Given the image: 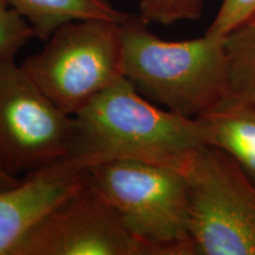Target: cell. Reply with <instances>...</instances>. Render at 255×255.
<instances>
[{"instance_id":"obj_3","label":"cell","mask_w":255,"mask_h":255,"mask_svg":"<svg viewBox=\"0 0 255 255\" xmlns=\"http://www.w3.org/2000/svg\"><path fill=\"white\" fill-rule=\"evenodd\" d=\"M88 181L135 237L171 255H196L189 233V184L183 173L148 162L116 159L89 167Z\"/></svg>"},{"instance_id":"obj_1","label":"cell","mask_w":255,"mask_h":255,"mask_svg":"<svg viewBox=\"0 0 255 255\" xmlns=\"http://www.w3.org/2000/svg\"><path fill=\"white\" fill-rule=\"evenodd\" d=\"M68 157L85 167L135 159L184 173L207 146L197 119L162 110L123 77L73 116Z\"/></svg>"},{"instance_id":"obj_10","label":"cell","mask_w":255,"mask_h":255,"mask_svg":"<svg viewBox=\"0 0 255 255\" xmlns=\"http://www.w3.org/2000/svg\"><path fill=\"white\" fill-rule=\"evenodd\" d=\"M39 39L46 41L63 25L77 20L122 24L131 13L120 11L110 0H8Z\"/></svg>"},{"instance_id":"obj_6","label":"cell","mask_w":255,"mask_h":255,"mask_svg":"<svg viewBox=\"0 0 255 255\" xmlns=\"http://www.w3.org/2000/svg\"><path fill=\"white\" fill-rule=\"evenodd\" d=\"M75 120L14 60L0 62V167L28 174L69 155Z\"/></svg>"},{"instance_id":"obj_13","label":"cell","mask_w":255,"mask_h":255,"mask_svg":"<svg viewBox=\"0 0 255 255\" xmlns=\"http://www.w3.org/2000/svg\"><path fill=\"white\" fill-rule=\"evenodd\" d=\"M33 28L8 0H0V62L14 60L32 38Z\"/></svg>"},{"instance_id":"obj_5","label":"cell","mask_w":255,"mask_h":255,"mask_svg":"<svg viewBox=\"0 0 255 255\" xmlns=\"http://www.w3.org/2000/svg\"><path fill=\"white\" fill-rule=\"evenodd\" d=\"M183 174L196 255H255V182L238 162L207 145Z\"/></svg>"},{"instance_id":"obj_14","label":"cell","mask_w":255,"mask_h":255,"mask_svg":"<svg viewBox=\"0 0 255 255\" xmlns=\"http://www.w3.org/2000/svg\"><path fill=\"white\" fill-rule=\"evenodd\" d=\"M255 13V0H222L218 13L206 34L225 38Z\"/></svg>"},{"instance_id":"obj_2","label":"cell","mask_w":255,"mask_h":255,"mask_svg":"<svg viewBox=\"0 0 255 255\" xmlns=\"http://www.w3.org/2000/svg\"><path fill=\"white\" fill-rule=\"evenodd\" d=\"M124 77L143 97L188 119L208 113L228 95L225 38L206 34L169 41L155 36L138 15L120 24Z\"/></svg>"},{"instance_id":"obj_9","label":"cell","mask_w":255,"mask_h":255,"mask_svg":"<svg viewBox=\"0 0 255 255\" xmlns=\"http://www.w3.org/2000/svg\"><path fill=\"white\" fill-rule=\"evenodd\" d=\"M196 119L206 144L227 152L255 182V102L225 98Z\"/></svg>"},{"instance_id":"obj_12","label":"cell","mask_w":255,"mask_h":255,"mask_svg":"<svg viewBox=\"0 0 255 255\" xmlns=\"http://www.w3.org/2000/svg\"><path fill=\"white\" fill-rule=\"evenodd\" d=\"M205 0H141L137 14L146 24L163 26L202 17Z\"/></svg>"},{"instance_id":"obj_8","label":"cell","mask_w":255,"mask_h":255,"mask_svg":"<svg viewBox=\"0 0 255 255\" xmlns=\"http://www.w3.org/2000/svg\"><path fill=\"white\" fill-rule=\"evenodd\" d=\"M87 181L88 167L66 156L0 191V255H11L38 221Z\"/></svg>"},{"instance_id":"obj_15","label":"cell","mask_w":255,"mask_h":255,"mask_svg":"<svg viewBox=\"0 0 255 255\" xmlns=\"http://www.w3.org/2000/svg\"><path fill=\"white\" fill-rule=\"evenodd\" d=\"M21 180H19L17 176H13V175H9L8 173L0 167V191L9 189V188L17 186V184L20 182Z\"/></svg>"},{"instance_id":"obj_11","label":"cell","mask_w":255,"mask_h":255,"mask_svg":"<svg viewBox=\"0 0 255 255\" xmlns=\"http://www.w3.org/2000/svg\"><path fill=\"white\" fill-rule=\"evenodd\" d=\"M229 63L226 98L255 102V13L225 37Z\"/></svg>"},{"instance_id":"obj_4","label":"cell","mask_w":255,"mask_h":255,"mask_svg":"<svg viewBox=\"0 0 255 255\" xmlns=\"http://www.w3.org/2000/svg\"><path fill=\"white\" fill-rule=\"evenodd\" d=\"M20 65L55 105L75 116L124 77L120 24L90 19L63 25Z\"/></svg>"},{"instance_id":"obj_7","label":"cell","mask_w":255,"mask_h":255,"mask_svg":"<svg viewBox=\"0 0 255 255\" xmlns=\"http://www.w3.org/2000/svg\"><path fill=\"white\" fill-rule=\"evenodd\" d=\"M11 255H171L135 237L87 181L51 209Z\"/></svg>"}]
</instances>
